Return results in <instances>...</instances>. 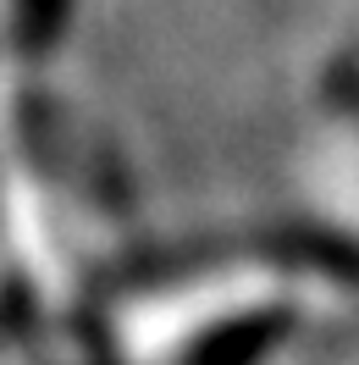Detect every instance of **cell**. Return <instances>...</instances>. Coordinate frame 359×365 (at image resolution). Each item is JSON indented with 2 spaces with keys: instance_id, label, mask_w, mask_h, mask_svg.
Masks as SVG:
<instances>
[{
  "instance_id": "1",
  "label": "cell",
  "mask_w": 359,
  "mask_h": 365,
  "mask_svg": "<svg viewBox=\"0 0 359 365\" xmlns=\"http://www.w3.org/2000/svg\"><path fill=\"white\" fill-rule=\"evenodd\" d=\"M160 327H194V332H166V338H144L138 354L144 365H254L288 327V304L249 282V288H204L199 304H172L160 299L144 332Z\"/></svg>"
},
{
  "instance_id": "2",
  "label": "cell",
  "mask_w": 359,
  "mask_h": 365,
  "mask_svg": "<svg viewBox=\"0 0 359 365\" xmlns=\"http://www.w3.org/2000/svg\"><path fill=\"white\" fill-rule=\"evenodd\" d=\"M343 160H348V172H343V178H348V182H359V150H348Z\"/></svg>"
}]
</instances>
